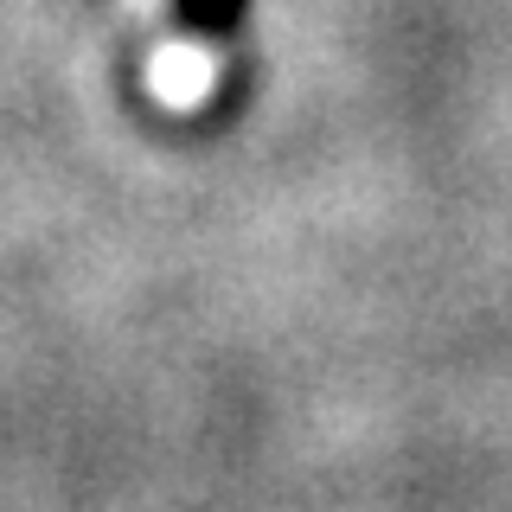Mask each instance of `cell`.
Listing matches in <instances>:
<instances>
[{"label": "cell", "instance_id": "1", "mask_svg": "<svg viewBox=\"0 0 512 512\" xmlns=\"http://www.w3.org/2000/svg\"><path fill=\"white\" fill-rule=\"evenodd\" d=\"M237 20H244V0H173V26H180L192 45H205V52H212L218 39H231Z\"/></svg>", "mask_w": 512, "mask_h": 512}]
</instances>
